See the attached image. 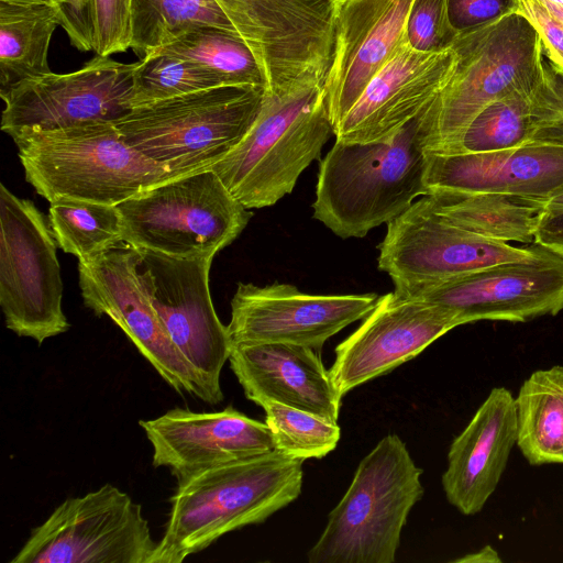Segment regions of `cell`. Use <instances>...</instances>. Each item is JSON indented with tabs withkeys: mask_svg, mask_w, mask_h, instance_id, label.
<instances>
[{
	"mask_svg": "<svg viewBox=\"0 0 563 563\" xmlns=\"http://www.w3.org/2000/svg\"><path fill=\"white\" fill-rule=\"evenodd\" d=\"M440 95L389 137L336 141L320 161L313 218L342 239L363 238L427 196V154Z\"/></svg>",
	"mask_w": 563,
	"mask_h": 563,
	"instance_id": "1",
	"label": "cell"
},
{
	"mask_svg": "<svg viewBox=\"0 0 563 563\" xmlns=\"http://www.w3.org/2000/svg\"><path fill=\"white\" fill-rule=\"evenodd\" d=\"M302 465L274 450L178 481L151 563H181L228 532L264 522L299 497Z\"/></svg>",
	"mask_w": 563,
	"mask_h": 563,
	"instance_id": "2",
	"label": "cell"
},
{
	"mask_svg": "<svg viewBox=\"0 0 563 563\" xmlns=\"http://www.w3.org/2000/svg\"><path fill=\"white\" fill-rule=\"evenodd\" d=\"M331 134L324 81L279 93L265 91L245 137L209 169L247 209L271 207L292 191Z\"/></svg>",
	"mask_w": 563,
	"mask_h": 563,
	"instance_id": "3",
	"label": "cell"
},
{
	"mask_svg": "<svg viewBox=\"0 0 563 563\" xmlns=\"http://www.w3.org/2000/svg\"><path fill=\"white\" fill-rule=\"evenodd\" d=\"M12 139L26 181L49 202L75 198L117 206L177 178L130 146L113 122L25 132Z\"/></svg>",
	"mask_w": 563,
	"mask_h": 563,
	"instance_id": "4",
	"label": "cell"
},
{
	"mask_svg": "<svg viewBox=\"0 0 563 563\" xmlns=\"http://www.w3.org/2000/svg\"><path fill=\"white\" fill-rule=\"evenodd\" d=\"M422 472L397 434L379 440L330 511L308 562H395L409 512L423 496Z\"/></svg>",
	"mask_w": 563,
	"mask_h": 563,
	"instance_id": "5",
	"label": "cell"
},
{
	"mask_svg": "<svg viewBox=\"0 0 563 563\" xmlns=\"http://www.w3.org/2000/svg\"><path fill=\"white\" fill-rule=\"evenodd\" d=\"M264 87L220 86L133 108L113 122L122 139L181 177L209 169L245 137Z\"/></svg>",
	"mask_w": 563,
	"mask_h": 563,
	"instance_id": "6",
	"label": "cell"
},
{
	"mask_svg": "<svg viewBox=\"0 0 563 563\" xmlns=\"http://www.w3.org/2000/svg\"><path fill=\"white\" fill-rule=\"evenodd\" d=\"M452 77L440 93L429 152L448 154L489 103L540 84L549 75L538 32L520 13L460 32L451 47Z\"/></svg>",
	"mask_w": 563,
	"mask_h": 563,
	"instance_id": "7",
	"label": "cell"
},
{
	"mask_svg": "<svg viewBox=\"0 0 563 563\" xmlns=\"http://www.w3.org/2000/svg\"><path fill=\"white\" fill-rule=\"evenodd\" d=\"M117 207L123 242L183 258L213 257L252 218L211 169L162 181Z\"/></svg>",
	"mask_w": 563,
	"mask_h": 563,
	"instance_id": "8",
	"label": "cell"
},
{
	"mask_svg": "<svg viewBox=\"0 0 563 563\" xmlns=\"http://www.w3.org/2000/svg\"><path fill=\"white\" fill-rule=\"evenodd\" d=\"M56 241L43 213L0 185V305L5 325L40 345L69 329Z\"/></svg>",
	"mask_w": 563,
	"mask_h": 563,
	"instance_id": "9",
	"label": "cell"
},
{
	"mask_svg": "<svg viewBox=\"0 0 563 563\" xmlns=\"http://www.w3.org/2000/svg\"><path fill=\"white\" fill-rule=\"evenodd\" d=\"M156 544L141 504L108 483L64 500L10 562L151 563Z\"/></svg>",
	"mask_w": 563,
	"mask_h": 563,
	"instance_id": "10",
	"label": "cell"
},
{
	"mask_svg": "<svg viewBox=\"0 0 563 563\" xmlns=\"http://www.w3.org/2000/svg\"><path fill=\"white\" fill-rule=\"evenodd\" d=\"M216 1L254 54L266 92L325 81L336 0Z\"/></svg>",
	"mask_w": 563,
	"mask_h": 563,
	"instance_id": "11",
	"label": "cell"
},
{
	"mask_svg": "<svg viewBox=\"0 0 563 563\" xmlns=\"http://www.w3.org/2000/svg\"><path fill=\"white\" fill-rule=\"evenodd\" d=\"M377 247L378 268L399 292L497 264L533 261L548 252L536 243L517 247L459 228L433 208L428 196L387 223Z\"/></svg>",
	"mask_w": 563,
	"mask_h": 563,
	"instance_id": "12",
	"label": "cell"
},
{
	"mask_svg": "<svg viewBox=\"0 0 563 563\" xmlns=\"http://www.w3.org/2000/svg\"><path fill=\"white\" fill-rule=\"evenodd\" d=\"M139 251L140 276L172 342L200 377L213 405L220 404V375L229 361L232 339L210 295L213 257L183 258Z\"/></svg>",
	"mask_w": 563,
	"mask_h": 563,
	"instance_id": "13",
	"label": "cell"
},
{
	"mask_svg": "<svg viewBox=\"0 0 563 563\" xmlns=\"http://www.w3.org/2000/svg\"><path fill=\"white\" fill-rule=\"evenodd\" d=\"M140 251L122 242L112 250L78 263L86 307L108 316L139 352L177 393L213 405L200 377L172 342L140 276Z\"/></svg>",
	"mask_w": 563,
	"mask_h": 563,
	"instance_id": "14",
	"label": "cell"
},
{
	"mask_svg": "<svg viewBox=\"0 0 563 563\" xmlns=\"http://www.w3.org/2000/svg\"><path fill=\"white\" fill-rule=\"evenodd\" d=\"M136 65L96 55L78 70L25 80L1 96L5 104L1 130L14 137L87 122H115L132 110Z\"/></svg>",
	"mask_w": 563,
	"mask_h": 563,
	"instance_id": "15",
	"label": "cell"
},
{
	"mask_svg": "<svg viewBox=\"0 0 563 563\" xmlns=\"http://www.w3.org/2000/svg\"><path fill=\"white\" fill-rule=\"evenodd\" d=\"M396 292L442 307L462 324L479 320L527 322L563 310V258L548 251L533 261L497 264Z\"/></svg>",
	"mask_w": 563,
	"mask_h": 563,
	"instance_id": "16",
	"label": "cell"
},
{
	"mask_svg": "<svg viewBox=\"0 0 563 563\" xmlns=\"http://www.w3.org/2000/svg\"><path fill=\"white\" fill-rule=\"evenodd\" d=\"M376 294L312 295L275 282L239 283L228 325L232 343H289L321 350L349 324L376 306Z\"/></svg>",
	"mask_w": 563,
	"mask_h": 563,
	"instance_id": "17",
	"label": "cell"
},
{
	"mask_svg": "<svg viewBox=\"0 0 563 563\" xmlns=\"http://www.w3.org/2000/svg\"><path fill=\"white\" fill-rule=\"evenodd\" d=\"M462 325L451 311L395 290L378 298L360 327L334 349L330 374L343 397L419 355Z\"/></svg>",
	"mask_w": 563,
	"mask_h": 563,
	"instance_id": "18",
	"label": "cell"
},
{
	"mask_svg": "<svg viewBox=\"0 0 563 563\" xmlns=\"http://www.w3.org/2000/svg\"><path fill=\"white\" fill-rule=\"evenodd\" d=\"M413 0H336L334 44L324 81L334 129L407 38Z\"/></svg>",
	"mask_w": 563,
	"mask_h": 563,
	"instance_id": "19",
	"label": "cell"
},
{
	"mask_svg": "<svg viewBox=\"0 0 563 563\" xmlns=\"http://www.w3.org/2000/svg\"><path fill=\"white\" fill-rule=\"evenodd\" d=\"M153 448V465L168 467L178 481L216 465L275 450L269 428L229 406L196 412L174 408L140 420Z\"/></svg>",
	"mask_w": 563,
	"mask_h": 563,
	"instance_id": "20",
	"label": "cell"
},
{
	"mask_svg": "<svg viewBox=\"0 0 563 563\" xmlns=\"http://www.w3.org/2000/svg\"><path fill=\"white\" fill-rule=\"evenodd\" d=\"M452 48L420 52L406 40L334 129L336 141L384 140L438 97L453 75Z\"/></svg>",
	"mask_w": 563,
	"mask_h": 563,
	"instance_id": "21",
	"label": "cell"
},
{
	"mask_svg": "<svg viewBox=\"0 0 563 563\" xmlns=\"http://www.w3.org/2000/svg\"><path fill=\"white\" fill-rule=\"evenodd\" d=\"M424 181L428 195L496 192L543 202L563 190V142L537 140L481 153L428 151Z\"/></svg>",
	"mask_w": 563,
	"mask_h": 563,
	"instance_id": "22",
	"label": "cell"
},
{
	"mask_svg": "<svg viewBox=\"0 0 563 563\" xmlns=\"http://www.w3.org/2000/svg\"><path fill=\"white\" fill-rule=\"evenodd\" d=\"M319 352L289 343H232L229 362L256 405L275 401L338 423L342 396Z\"/></svg>",
	"mask_w": 563,
	"mask_h": 563,
	"instance_id": "23",
	"label": "cell"
},
{
	"mask_svg": "<svg viewBox=\"0 0 563 563\" xmlns=\"http://www.w3.org/2000/svg\"><path fill=\"white\" fill-rule=\"evenodd\" d=\"M517 433L515 397L506 387H494L450 445L442 475L449 504L465 516L484 508L506 470Z\"/></svg>",
	"mask_w": 563,
	"mask_h": 563,
	"instance_id": "24",
	"label": "cell"
},
{
	"mask_svg": "<svg viewBox=\"0 0 563 563\" xmlns=\"http://www.w3.org/2000/svg\"><path fill=\"white\" fill-rule=\"evenodd\" d=\"M563 122V96L554 70L538 85L516 90L484 108L448 154L481 153L537 141Z\"/></svg>",
	"mask_w": 563,
	"mask_h": 563,
	"instance_id": "25",
	"label": "cell"
},
{
	"mask_svg": "<svg viewBox=\"0 0 563 563\" xmlns=\"http://www.w3.org/2000/svg\"><path fill=\"white\" fill-rule=\"evenodd\" d=\"M433 208L454 225L486 239L531 243L542 202L496 192L435 191Z\"/></svg>",
	"mask_w": 563,
	"mask_h": 563,
	"instance_id": "26",
	"label": "cell"
},
{
	"mask_svg": "<svg viewBox=\"0 0 563 563\" xmlns=\"http://www.w3.org/2000/svg\"><path fill=\"white\" fill-rule=\"evenodd\" d=\"M517 445L530 465L563 464V365L534 371L515 397Z\"/></svg>",
	"mask_w": 563,
	"mask_h": 563,
	"instance_id": "27",
	"label": "cell"
},
{
	"mask_svg": "<svg viewBox=\"0 0 563 563\" xmlns=\"http://www.w3.org/2000/svg\"><path fill=\"white\" fill-rule=\"evenodd\" d=\"M57 25L53 5L0 2V97L52 71L47 55Z\"/></svg>",
	"mask_w": 563,
	"mask_h": 563,
	"instance_id": "28",
	"label": "cell"
},
{
	"mask_svg": "<svg viewBox=\"0 0 563 563\" xmlns=\"http://www.w3.org/2000/svg\"><path fill=\"white\" fill-rule=\"evenodd\" d=\"M200 26L236 32L216 0H131L130 48L140 59Z\"/></svg>",
	"mask_w": 563,
	"mask_h": 563,
	"instance_id": "29",
	"label": "cell"
},
{
	"mask_svg": "<svg viewBox=\"0 0 563 563\" xmlns=\"http://www.w3.org/2000/svg\"><path fill=\"white\" fill-rule=\"evenodd\" d=\"M48 225L57 245L79 262L92 260L123 242L117 206L75 198L49 202Z\"/></svg>",
	"mask_w": 563,
	"mask_h": 563,
	"instance_id": "30",
	"label": "cell"
},
{
	"mask_svg": "<svg viewBox=\"0 0 563 563\" xmlns=\"http://www.w3.org/2000/svg\"><path fill=\"white\" fill-rule=\"evenodd\" d=\"M158 52L206 68L225 86L265 88V80L254 54L236 32L212 26L196 27Z\"/></svg>",
	"mask_w": 563,
	"mask_h": 563,
	"instance_id": "31",
	"label": "cell"
},
{
	"mask_svg": "<svg viewBox=\"0 0 563 563\" xmlns=\"http://www.w3.org/2000/svg\"><path fill=\"white\" fill-rule=\"evenodd\" d=\"M220 86L225 85L206 68L157 52L137 62L133 75L132 109Z\"/></svg>",
	"mask_w": 563,
	"mask_h": 563,
	"instance_id": "32",
	"label": "cell"
},
{
	"mask_svg": "<svg viewBox=\"0 0 563 563\" xmlns=\"http://www.w3.org/2000/svg\"><path fill=\"white\" fill-rule=\"evenodd\" d=\"M262 408L278 452L303 461L322 459L340 441L341 429L336 422L275 401H266Z\"/></svg>",
	"mask_w": 563,
	"mask_h": 563,
	"instance_id": "33",
	"label": "cell"
},
{
	"mask_svg": "<svg viewBox=\"0 0 563 563\" xmlns=\"http://www.w3.org/2000/svg\"><path fill=\"white\" fill-rule=\"evenodd\" d=\"M449 14V0H413L407 20L409 45L420 52H442L459 35Z\"/></svg>",
	"mask_w": 563,
	"mask_h": 563,
	"instance_id": "34",
	"label": "cell"
},
{
	"mask_svg": "<svg viewBox=\"0 0 563 563\" xmlns=\"http://www.w3.org/2000/svg\"><path fill=\"white\" fill-rule=\"evenodd\" d=\"M131 0H91L93 52L110 56L130 48Z\"/></svg>",
	"mask_w": 563,
	"mask_h": 563,
	"instance_id": "35",
	"label": "cell"
},
{
	"mask_svg": "<svg viewBox=\"0 0 563 563\" xmlns=\"http://www.w3.org/2000/svg\"><path fill=\"white\" fill-rule=\"evenodd\" d=\"M518 13L538 32L550 65L563 76V23L539 0H519Z\"/></svg>",
	"mask_w": 563,
	"mask_h": 563,
	"instance_id": "36",
	"label": "cell"
},
{
	"mask_svg": "<svg viewBox=\"0 0 563 563\" xmlns=\"http://www.w3.org/2000/svg\"><path fill=\"white\" fill-rule=\"evenodd\" d=\"M519 0H449V14L453 26L468 31L518 12Z\"/></svg>",
	"mask_w": 563,
	"mask_h": 563,
	"instance_id": "37",
	"label": "cell"
},
{
	"mask_svg": "<svg viewBox=\"0 0 563 563\" xmlns=\"http://www.w3.org/2000/svg\"><path fill=\"white\" fill-rule=\"evenodd\" d=\"M59 26L80 52L93 51L91 0H52Z\"/></svg>",
	"mask_w": 563,
	"mask_h": 563,
	"instance_id": "38",
	"label": "cell"
},
{
	"mask_svg": "<svg viewBox=\"0 0 563 563\" xmlns=\"http://www.w3.org/2000/svg\"><path fill=\"white\" fill-rule=\"evenodd\" d=\"M533 242L563 258V209H542Z\"/></svg>",
	"mask_w": 563,
	"mask_h": 563,
	"instance_id": "39",
	"label": "cell"
},
{
	"mask_svg": "<svg viewBox=\"0 0 563 563\" xmlns=\"http://www.w3.org/2000/svg\"><path fill=\"white\" fill-rule=\"evenodd\" d=\"M456 563H499L501 559L498 552L489 544L474 553L466 554L462 558L453 560Z\"/></svg>",
	"mask_w": 563,
	"mask_h": 563,
	"instance_id": "40",
	"label": "cell"
},
{
	"mask_svg": "<svg viewBox=\"0 0 563 563\" xmlns=\"http://www.w3.org/2000/svg\"><path fill=\"white\" fill-rule=\"evenodd\" d=\"M552 67V66H551ZM554 70V69H553ZM555 80L559 90L563 96V76L554 70ZM539 140H553L563 142V122L545 131Z\"/></svg>",
	"mask_w": 563,
	"mask_h": 563,
	"instance_id": "41",
	"label": "cell"
},
{
	"mask_svg": "<svg viewBox=\"0 0 563 563\" xmlns=\"http://www.w3.org/2000/svg\"><path fill=\"white\" fill-rule=\"evenodd\" d=\"M551 14L563 23V0H539Z\"/></svg>",
	"mask_w": 563,
	"mask_h": 563,
	"instance_id": "42",
	"label": "cell"
},
{
	"mask_svg": "<svg viewBox=\"0 0 563 563\" xmlns=\"http://www.w3.org/2000/svg\"><path fill=\"white\" fill-rule=\"evenodd\" d=\"M543 209H563V190L542 202Z\"/></svg>",
	"mask_w": 563,
	"mask_h": 563,
	"instance_id": "43",
	"label": "cell"
},
{
	"mask_svg": "<svg viewBox=\"0 0 563 563\" xmlns=\"http://www.w3.org/2000/svg\"><path fill=\"white\" fill-rule=\"evenodd\" d=\"M0 2L11 3V4H47L52 5V0H0Z\"/></svg>",
	"mask_w": 563,
	"mask_h": 563,
	"instance_id": "44",
	"label": "cell"
}]
</instances>
